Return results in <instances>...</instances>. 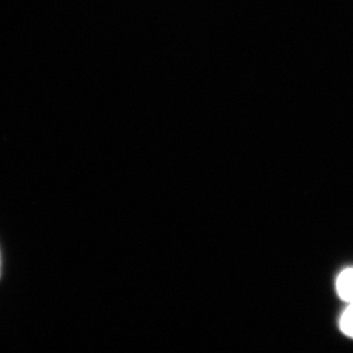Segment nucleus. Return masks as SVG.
I'll list each match as a JSON object with an SVG mask.
<instances>
[{
    "mask_svg": "<svg viewBox=\"0 0 353 353\" xmlns=\"http://www.w3.org/2000/svg\"><path fill=\"white\" fill-rule=\"evenodd\" d=\"M336 290L339 296L349 303L353 302V268L345 269L341 272L336 280Z\"/></svg>",
    "mask_w": 353,
    "mask_h": 353,
    "instance_id": "obj_1",
    "label": "nucleus"
},
{
    "mask_svg": "<svg viewBox=\"0 0 353 353\" xmlns=\"http://www.w3.org/2000/svg\"><path fill=\"white\" fill-rule=\"evenodd\" d=\"M340 327L347 336L353 339V302L345 309L341 318Z\"/></svg>",
    "mask_w": 353,
    "mask_h": 353,
    "instance_id": "obj_2",
    "label": "nucleus"
},
{
    "mask_svg": "<svg viewBox=\"0 0 353 353\" xmlns=\"http://www.w3.org/2000/svg\"><path fill=\"white\" fill-rule=\"evenodd\" d=\"M0 270H1V259H0Z\"/></svg>",
    "mask_w": 353,
    "mask_h": 353,
    "instance_id": "obj_3",
    "label": "nucleus"
}]
</instances>
